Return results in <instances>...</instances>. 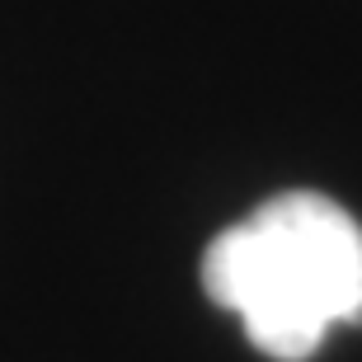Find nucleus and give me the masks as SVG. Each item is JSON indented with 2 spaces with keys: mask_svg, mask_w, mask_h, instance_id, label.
<instances>
[{
  "mask_svg": "<svg viewBox=\"0 0 362 362\" xmlns=\"http://www.w3.org/2000/svg\"><path fill=\"white\" fill-rule=\"evenodd\" d=\"M202 287L264 358L306 362L362 320V226L325 193H278L207 245Z\"/></svg>",
  "mask_w": 362,
  "mask_h": 362,
  "instance_id": "obj_1",
  "label": "nucleus"
}]
</instances>
